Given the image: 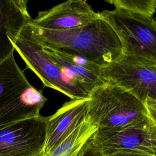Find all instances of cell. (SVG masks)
<instances>
[{"label": "cell", "mask_w": 156, "mask_h": 156, "mask_svg": "<svg viewBox=\"0 0 156 156\" xmlns=\"http://www.w3.org/2000/svg\"><path fill=\"white\" fill-rule=\"evenodd\" d=\"M20 34L42 46L83 57L101 67L117 62L123 55L118 34L100 16L85 26L63 30L41 29L30 21Z\"/></svg>", "instance_id": "1"}, {"label": "cell", "mask_w": 156, "mask_h": 156, "mask_svg": "<svg viewBox=\"0 0 156 156\" xmlns=\"http://www.w3.org/2000/svg\"><path fill=\"white\" fill-rule=\"evenodd\" d=\"M47 101L42 91L29 83L13 54L0 65V129L40 116Z\"/></svg>", "instance_id": "2"}, {"label": "cell", "mask_w": 156, "mask_h": 156, "mask_svg": "<svg viewBox=\"0 0 156 156\" xmlns=\"http://www.w3.org/2000/svg\"><path fill=\"white\" fill-rule=\"evenodd\" d=\"M88 116L98 129L119 127L147 118L145 104L110 80L90 94Z\"/></svg>", "instance_id": "3"}, {"label": "cell", "mask_w": 156, "mask_h": 156, "mask_svg": "<svg viewBox=\"0 0 156 156\" xmlns=\"http://www.w3.org/2000/svg\"><path fill=\"white\" fill-rule=\"evenodd\" d=\"M115 29L122 45V57L156 65V22L153 17L115 9L99 12Z\"/></svg>", "instance_id": "4"}, {"label": "cell", "mask_w": 156, "mask_h": 156, "mask_svg": "<svg viewBox=\"0 0 156 156\" xmlns=\"http://www.w3.org/2000/svg\"><path fill=\"white\" fill-rule=\"evenodd\" d=\"M10 40L26 66L38 77L44 86L55 90L71 99L89 98L90 94L85 89L68 77L43 51L40 44L21 34Z\"/></svg>", "instance_id": "5"}, {"label": "cell", "mask_w": 156, "mask_h": 156, "mask_svg": "<svg viewBox=\"0 0 156 156\" xmlns=\"http://www.w3.org/2000/svg\"><path fill=\"white\" fill-rule=\"evenodd\" d=\"M147 125L148 117L119 127L98 129L90 140L100 156H156Z\"/></svg>", "instance_id": "6"}, {"label": "cell", "mask_w": 156, "mask_h": 156, "mask_svg": "<svg viewBox=\"0 0 156 156\" xmlns=\"http://www.w3.org/2000/svg\"><path fill=\"white\" fill-rule=\"evenodd\" d=\"M47 137V117L21 120L0 129V156H40Z\"/></svg>", "instance_id": "7"}, {"label": "cell", "mask_w": 156, "mask_h": 156, "mask_svg": "<svg viewBox=\"0 0 156 156\" xmlns=\"http://www.w3.org/2000/svg\"><path fill=\"white\" fill-rule=\"evenodd\" d=\"M100 76L126 88L144 104L147 98L156 101V70L149 65L122 57L101 67Z\"/></svg>", "instance_id": "8"}, {"label": "cell", "mask_w": 156, "mask_h": 156, "mask_svg": "<svg viewBox=\"0 0 156 156\" xmlns=\"http://www.w3.org/2000/svg\"><path fill=\"white\" fill-rule=\"evenodd\" d=\"M99 17V13L95 12L86 1L69 0L39 12L30 23L46 30H63L85 26Z\"/></svg>", "instance_id": "9"}, {"label": "cell", "mask_w": 156, "mask_h": 156, "mask_svg": "<svg viewBox=\"0 0 156 156\" xmlns=\"http://www.w3.org/2000/svg\"><path fill=\"white\" fill-rule=\"evenodd\" d=\"M89 98L71 99L47 116V137L43 155H49L88 117Z\"/></svg>", "instance_id": "10"}, {"label": "cell", "mask_w": 156, "mask_h": 156, "mask_svg": "<svg viewBox=\"0 0 156 156\" xmlns=\"http://www.w3.org/2000/svg\"><path fill=\"white\" fill-rule=\"evenodd\" d=\"M26 0H0V65L15 51L10 37H18L31 20Z\"/></svg>", "instance_id": "11"}, {"label": "cell", "mask_w": 156, "mask_h": 156, "mask_svg": "<svg viewBox=\"0 0 156 156\" xmlns=\"http://www.w3.org/2000/svg\"><path fill=\"white\" fill-rule=\"evenodd\" d=\"M42 49L68 77L81 85L90 94L106 81L100 76L101 66L85 58L48 47L42 46Z\"/></svg>", "instance_id": "12"}, {"label": "cell", "mask_w": 156, "mask_h": 156, "mask_svg": "<svg viewBox=\"0 0 156 156\" xmlns=\"http://www.w3.org/2000/svg\"><path fill=\"white\" fill-rule=\"evenodd\" d=\"M98 127L88 116L49 155L47 156H70L80 149L97 130Z\"/></svg>", "instance_id": "13"}, {"label": "cell", "mask_w": 156, "mask_h": 156, "mask_svg": "<svg viewBox=\"0 0 156 156\" xmlns=\"http://www.w3.org/2000/svg\"><path fill=\"white\" fill-rule=\"evenodd\" d=\"M115 9L152 17L156 12V0H110Z\"/></svg>", "instance_id": "14"}, {"label": "cell", "mask_w": 156, "mask_h": 156, "mask_svg": "<svg viewBox=\"0 0 156 156\" xmlns=\"http://www.w3.org/2000/svg\"><path fill=\"white\" fill-rule=\"evenodd\" d=\"M147 131L149 139L156 154V124L148 117Z\"/></svg>", "instance_id": "15"}, {"label": "cell", "mask_w": 156, "mask_h": 156, "mask_svg": "<svg viewBox=\"0 0 156 156\" xmlns=\"http://www.w3.org/2000/svg\"><path fill=\"white\" fill-rule=\"evenodd\" d=\"M147 116L156 124V101L147 98L145 102Z\"/></svg>", "instance_id": "16"}, {"label": "cell", "mask_w": 156, "mask_h": 156, "mask_svg": "<svg viewBox=\"0 0 156 156\" xmlns=\"http://www.w3.org/2000/svg\"><path fill=\"white\" fill-rule=\"evenodd\" d=\"M79 156H100V155L94 149L91 143V141L89 140L81 147L79 152Z\"/></svg>", "instance_id": "17"}, {"label": "cell", "mask_w": 156, "mask_h": 156, "mask_svg": "<svg viewBox=\"0 0 156 156\" xmlns=\"http://www.w3.org/2000/svg\"><path fill=\"white\" fill-rule=\"evenodd\" d=\"M80 149H81V148H80ZM80 149H79V150H77V151H76L75 152H74V153H73V154H71L70 156H79V152H80Z\"/></svg>", "instance_id": "18"}, {"label": "cell", "mask_w": 156, "mask_h": 156, "mask_svg": "<svg viewBox=\"0 0 156 156\" xmlns=\"http://www.w3.org/2000/svg\"><path fill=\"white\" fill-rule=\"evenodd\" d=\"M154 69L156 70V65H151Z\"/></svg>", "instance_id": "19"}, {"label": "cell", "mask_w": 156, "mask_h": 156, "mask_svg": "<svg viewBox=\"0 0 156 156\" xmlns=\"http://www.w3.org/2000/svg\"><path fill=\"white\" fill-rule=\"evenodd\" d=\"M41 156H47V155H43V154H42Z\"/></svg>", "instance_id": "20"}, {"label": "cell", "mask_w": 156, "mask_h": 156, "mask_svg": "<svg viewBox=\"0 0 156 156\" xmlns=\"http://www.w3.org/2000/svg\"><path fill=\"white\" fill-rule=\"evenodd\" d=\"M154 20H155V22H156V18H154Z\"/></svg>", "instance_id": "21"}, {"label": "cell", "mask_w": 156, "mask_h": 156, "mask_svg": "<svg viewBox=\"0 0 156 156\" xmlns=\"http://www.w3.org/2000/svg\"><path fill=\"white\" fill-rule=\"evenodd\" d=\"M42 154H41V155H42ZM41 155H40V156H41Z\"/></svg>", "instance_id": "22"}]
</instances>
